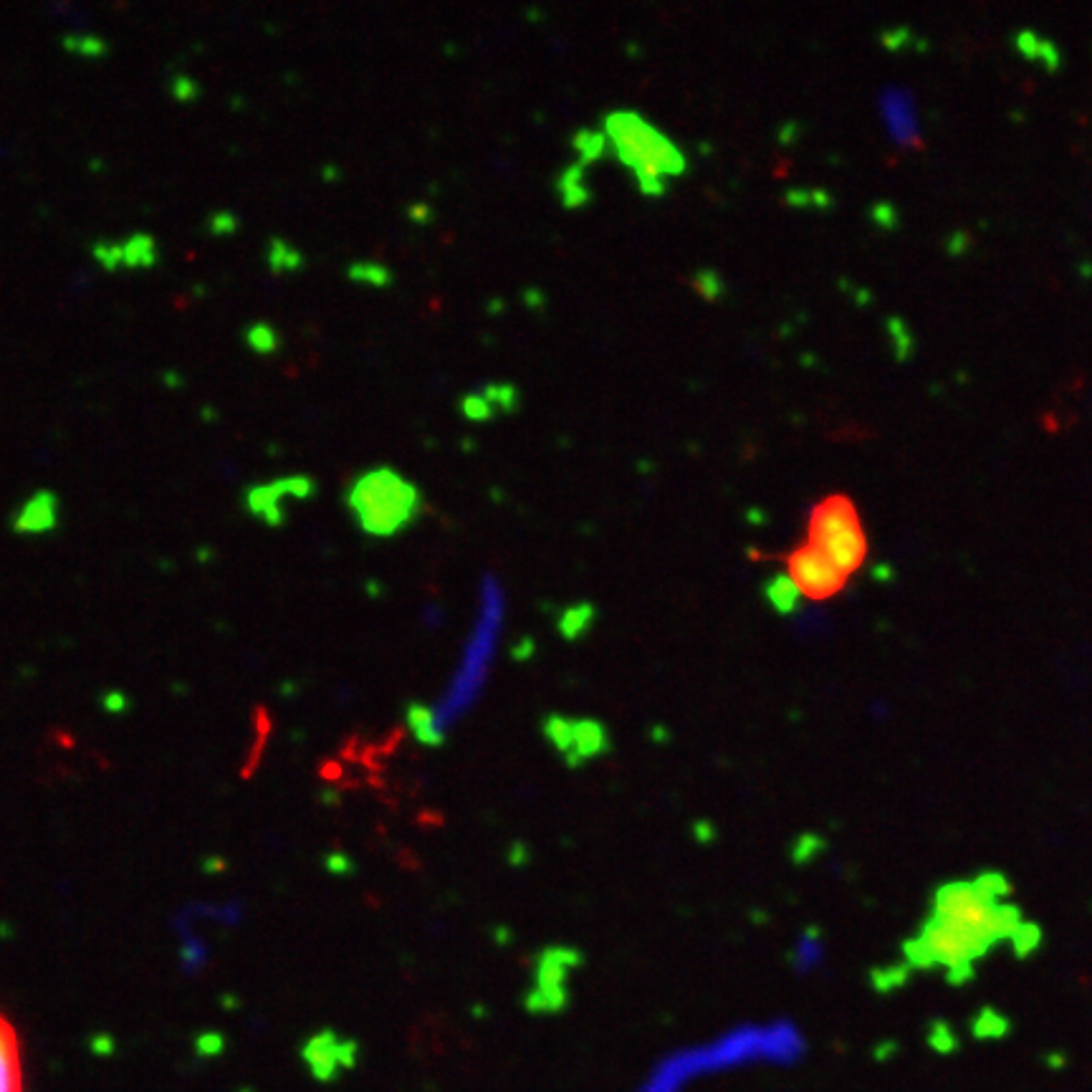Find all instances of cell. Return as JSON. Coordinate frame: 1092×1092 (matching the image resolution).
<instances>
[{"label":"cell","mask_w":1092,"mask_h":1092,"mask_svg":"<svg viewBox=\"0 0 1092 1092\" xmlns=\"http://www.w3.org/2000/svg\"><path fill=\"white\" fill-rule=\"evenodd\" d=\"M605 135L618 160L635 173L647 197H663L668 192L663 178H678L688 170V160L681 149L640 114L612 112L605 117Z\"/></svg>","instance_id":"6da1fadb"},{"label":"cell","mask_w":1092,"mask_h":1092,"mask_svg":"<svg viewBox=\"0 0 1092 1092\" xmlns=\"http://www.w3.org/2000/svg\"><path fill=\"white\" fill-rule=\"evenodd\" d=\"M352 514L362 531L372 536H392L415 523L422 514L417 486L405 481L398 470L374 468L359 475L347 496Z\"/></svg>","instance_id":"7a4b0ae2"},{"label":"cell","mask_w":1092,"mask_h":1092,"mask_svg":"<svg viewBox=\"0 0 1092 1092\" xmlns=\"http://www.w3.org/2000/svg\"><path fill=\"white\" fill-rule=\"evenodd\" d=\"M807 541L819 546L847 576L860 570L867 557V539L860 517L852 501L845 496H830L814 506L809 514Z\"/></svg>","instance_id":"3957f363"},{"label":"cell","mask_w":1092,"mask_h":1092,"mask_svg":"<svg viewBox=\"0 0 1092 1092\" xmlns=\"http://www.w3.org/2000/svg\"><path fill=\"white\" fill-rule=\"evenodd\" d=\"M787 576L794 582L801 597H809V600H827L832 594H838L849 579L819 546L809 541L796 546L787 557Z\"/></svg>","instance_id":"277c9868"},{"label":"cell","mask_w":1092,"mask_h":1092,"mask_svg":"<svg viewBox=\"0 0 1092 1092\" xmlns=\"http://www.w3.org/2000/svg\"><path fill=\"white\" fill-rule=\"evenodd\" d=\"M582 963L574 949H546L536 958V981L528 994V1010L557 1011L567 1004V976Z\"/></svg>","instance_id":"5b68a950"},{"label":"cell","mask_w":1092,"mask_h":1092,"mask_svg":"<svg viewBox=\"0 0 1092 1092\" xmlns=\"http://www.w3.org/2000/svg\"><path fill=\"white\" fill-rule=\"evenodd\" d=\"M0 1092H24L19 1032L3 1014H0Z\"/></svg>","instance_id":"8992f818"},{"label":"cell","mask_w":1092,"mask_h":1092,"mask_svg":"<svg viewBox=\"0 0 1092 1092\" xmlns=\"http://www.w3.org/2000/svg\"><path fill=\"white\" fill-rule=\"evenodd\" d=\"M56 521H59V501L51 491H38L21 506L13 519V526L21 534H41V531L54 528Z\"/></svg>","instance_id":"52a82bcc"},{"label":"cell","mask_w":1092,"mask_h":1092,"mask_svg":"<svg viewBox=\"0 0 1092 1092\" xmlns=\"http://www.w3.org/2000/svg\"><path fill=\"white\" fill-rule=\"evenodd\" d=\"M286 496H289L286 478H279V481L261 483V486L250 488V491L246 493V506H248V511L253 514V517L266 521L268 526H281L286 519V511L284 506H281V501H284Z\"/></svg>","instance_id":"ba28073f"},{"label":"cell","mask_w":1092,"mask_h":1092,"mask_svg":"<svg viewBox=\"0 0 1092 1092\" xmlns=\"http://www.w3.org/2000/svg\"><path fill=\"white\" fill-rule=\"evenodd\" d=\"M607 748H610V737H607L605 724L594 719H574V743H572V754L565 761L572 769H576L584 761L605 754Z\"/></svg>","instance_id":"9c48e42d"},{"label":"cell","mask_w":1092,"mask_h":1092,"mask_svg":"<svg viewBox=\"0 0 1092 1092\" xmlns=\"http://www.w3.org/2000/svg\"><path fill=\"white\" fill-rule=\"evenodd\" d=\"M408 726L412 729V734H415V738L422 746L438 748L446 743V737L435 726L433 713H430L428 706H422V703H410L408 706Z\"/></svg>","instance_id":"30bf717a"},{"label":"cell","mask_w":1092,"mask_h":1092,"mask_svg":"<svg viewBox=\"0 0 1092 1092\" xmlns=\"http://www.w3.org/2000/svg\"><path fill=\"white\" fill-rule=\"evenodd\" d=\"M122 253L125 263L122 268H149L157 263V244L155 238L147 233H135L127 241H122Z\"/></svg>","instance_id":"8fae6325"},{"label":"cell","mask_w":1092,"mask_h":1092,"mask_svg":"<svg viewBox=\"0 0 1092 1092\" xmlns=\"http://www.w3.org/2000/svg\"><path fill=\"white\" fill-rule=\"evenodd\" d=\"M559 192H562V202H565L567 208H582V205H587L589 202V188L584 185V165L582 162H574V165H570L562 173V178H559L557 183Z\"/></svg>","instance_id":"7c38bea8"},{"label":"cell","mask_w":1092,"mask_h":1092,"mask_svg":"<svg viewBox=\"0 0 1092 1092\" xmlns=\"http://www.w3.org/2000/svg\"><path fill=\"white\" fill-rule=\"evenodd\" d=\"M594 623V607L592 605H574V607H567L562 615H559V632H562V637H567V640H579V637L587 632L589 628H592Z\"/></svg>","instance_id":"4fadbf2b"},{"label":"cell","mask_w":1092,"mask_h":1092,"mask_svg":"<svg viewBox=\"0 0 1092 1092\" xmlns=\"http://www.w3.org/2000/svg\"><path fill=\"white\" fill-rule=\"evenodd\" d=\"M544 737L567 759L572 754V743H574V719H567V716H559V713L546 716Z\"/></svg>","instance_id":"5bb4252c"},{"label":"cell","mask_w":1092,"mask_h":1092,"mask_svg":"<svg viewBox=\"0 0 1092 1092\" xmlns=\"http://www.w3.org/2000/svg\"><path fill=\"white\" fill-rule=\"evenodd\" d=\"M799 597H801L799 589L794 587V582H792L787 574H777L772 582L766 584V600L772 602L774 610L782 612V615L794 610Z\"/></svg>","instance_id":"9a60e30c"},{"label":"cell","mask_w":1092,"mask_h":1092,"mask_svg":"<svg viewBox=\"0 0 1092 1092\" xmlns=\"http://www.w3.org/2000/svg\"><path fill=\"white\" fill-rule=\"evenodd\" d=\"M574 149L579 152V162L584 167L594 160H602L607 152V135L605 132H592V130H579L574 135Z\"/></svg>","instance_id":"2e32d148"},{"label":"cell","mask_w":1092,"mask_h":1092,"mask_svg":"<svg viewBox=\"0 0 1092 1092\" xmlns=\"http://www.w3.org/2000/svg\"><path fill=\"white\" fill-rule=\"evenodd\" d=\"M268 266H271L273 273H286V271H297V268L303 266V255L299 253L294 246L284 244V241H271V246H268Z\"/></svg>","instance_id":"e0dca14e"},{"label":"cell","mask_w":1092,"mask_h":1092,"mask_svg":"<svg viewBox=\"0 0 1092 1092\" xmlns=\"http://www.w3.org/2000/svg\"><path fill=\"white\" fill-rule=\"evenodd\" d=\"M347 276H350L355 284H369V286H377V289H385V286L392 284L390 268H385L382 263H352Z\"/></svg>","instance_id":"ac0fdd59"},{"label":"cell","mask_w":1092,"mask_h":1092,"mask_svg":"<svg viewBox=\"0 0 1092 1092\" xmlns=\"http://www.w3.org/2000/svg\"><path fill=\"white\" fill-rule=\"evenodd\" d=\"M246 345H248L255 355H271V352L279 350V334H276V329H273L271 324L258 321V324L246 329Z\"/></svg>","instance_id":"d6986e66"},{"label":"cell","mask_w":1092,"mask_h":1092,"mask_svg":"<svg viewBox=\"0 0 1092 1092\" xmlns=\"http://www.w3.org/2000/svg\"><path fill=\"white\" fill-rule=\"evenodd\" d=\"M693 289L701 294L706 301H719L726 292V284L713 268H701V271L693 276Z\"/></svg>","instance_id":"ffe728a7"},{"label":"cell","mask_w":1092,"mask_h":1092,"mask_svg":"<svg viewBox=\"0 0 1092 1092\" xmlns=\"http://www.w3.org/2000/svg\"><path fill=\"white\" fill-rule=\"evenodd\" d=\"M64 48L72 54L83 56V59H99L107 54V43L99 36H66Z\"/></svg>","instance_id":"44dd1931"},{"label":"cell","mask_w":1092,"mask_h":1092,"mask_svg":"<svg viewBox=\"0 0 1092 1092\" xmlns=\"http://www.w3.org/2000/svg\"><path fill=\"white\" fill-rule=\"evenodd\" d=\"M481 395L491 403V408H501L504 412H514L519 405V390L514 385H486Z\"/></svg>","instance_id":"7402d4cb"},{"label":"cell","mask_w":1092,"mask_h":1092,"mask_svg":"<svg viewBox=\"0 0 1092 1092\" xmlns=\"http://www.w3.org/2000/svg\"><path fill=\"white\" fill-rule=\"evenodd\" d=\"M461 412H464V415L468 417V420H473V422H483V420H491V417H493L491 403L483 398L481 392L465 395V398L461 400Z\"/></svg>","instance_id":"603a6c76"},{"label":"cell","mask_w":1092,"mask_h":1092,"mask_svg":"<svg viewBox=\"0 0 1092 1092\" xmlns=\"http://www.w3.org/2000/svg\"><path fill=\"white\" fill-rule=\"evenodd\" d=\"M94 258L104 271H117L125 263V253H122V244H96L94 246Z\"/></svg>","instance_id":"cb8c5ba5"},{"label":"cell","mask_w":1092,"mask_h":1092,"mask_svg":"<svg viewBox=\"0 0 1092 1092\" xmlns=\"http://www.w3.org/2000/svg\"><path fill=\"white\" fill-rule=\"evenodd\" d=\"M208 231L218 238L231 236V233L238 231V218L233 213H228V210H218V213L210 215Z\"/></svg>","instance_id":"d4e9b609"},{"label":"cell","mask_w":1092,"mask_h":1092,"mask_svg":"<svg viewBox=\"0 0 1092 1092\" xmlns=\"http://www.w3.org/2000/svg\"><path fill=\"white\" fill-rule=\"evenodd\" d=\"M888 332H891V337L896 339V347H898L896 356H898V359H905V356L910 355V350H913V347H910L908 329L902 327L901 319H891V321H888Z\"/></svg>","instance_id":"484cf974"},{"label":"cell","mask_w":1092,"mask_h":1092,"mask_svg":"<svg viewBox=\"0 0 1092 1092\" xmlns=\"http://www.w3.org/2000/svg\"><path fill=\"white\" fill-rule=\"evenodd\" d=\"M1016 51H1019L1024 59H1039V48H1042V38L1037 36V33H1032V30H1021L1019 36H1016L1014 41Z\"/></svg>","instance_id":"4316f807"},{"label":"cell","mask_w":1092,"mask_h":1092,"mask_svg":"<svg viewBox=\"0 0 1092 1092\" xmlns=\"http://www.w3.org/2000/svg\"><path fill=\"white\" fill-rule=\"evenodd\" d=\"M173 94L178 101H195L197 94H200V86L192 79L178 77L173 82Z\"/></svg>","instance_id":"83f0119b"},{"label":"cell","mask_w":1092,"mask_h":1092,"mask_svg":"<svg viewBox=\"0 0 1092 1092\" xmlns=\"http://www.w3.org/2000/svg\"><path fill=\"white\" fill-rule=\"evenodd\" d=\"M870 215H873L878 226H883V228L896 226V210H893V205H888V202H880V205H875V208L870 210Z\"/></svg>","instance_id":"f1b7e54d"},{"label":"cell","mask_w":1092,"mask_h":1092,"mask_svg":"<svg viewBox=\"0 0 1092 1092\" xmlns=\"http://www.w3.org/2000/svg\"><path fill=\"white\" fill-rule=\"evenodd\" d=\"M1039 59L1045 61V66L1050 69V72H1057V69H1060V51H1057V46L1052 41H1042Z\"/></svg>","instance_id":"f546056e"},{"label":"cell","mask_w":1092,"mask_h":1092,"mask_svg":"<svg viewBox=\"0 0 1092 1092\" xmlns=\"http://www.w3.org/2000/svg\"><path fill=\"white\" fill-rule=\"evenodd\" d=\"M885 46L891 48V51H898L901 46H905V43H910V33L905 28H896V30H888L885 33Z\"/></svg>","instance_id":"4dcf8cb0"},{"label":"cell","mask_w":1092,"mask_h":1092,"mask_svg":"<svg viewBox=\"0 0 1092 1092\" xmlns=\"http://www.w3.org/2000/svg\"><path fill=\"white\" fill-rule=\"evenodd\" d=\"M787 200L792 205H812V191H790Z\"/></svg>","instance_id":"1f68e13d"},{"label":"cell","mask_w":1092,"mask_h":1092,"mask_svg":"<svg viewBox=\"0 0 1092 1092\" xmlns=\"http://www.w3.org/2000/svg\"><path fill=\"white\" fill-rule=\"evenodd\" d=\"M966 241H968V238L958 233V236H956V246H954V248H951V250H954V253H958V250H961L963 246H966Z\"/></svg>","instance_id":"d6a6232c"}]
</instances>
